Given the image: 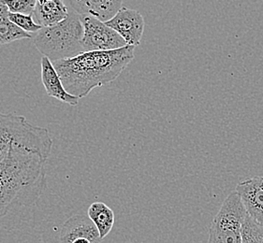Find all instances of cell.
Segmentation results:
<instances>
[{
  "label": "cell",
  "instance_id": "cell-9",
  "mask_svg": "<svg viewBox=\"0 0 263 243\" xmlns=\"http://www.w3.org/2000/svg\"><path fill=\"white\" fill-rule=\"evenodd\" d=\"M78 238H87L92 243L101 242L100 232L89 217L76 214L64 222L61 228L60 243H72Z\"/></svg>",
  "mask_w": 263,
  "mask_h": 243
},
{
  "label": "cell",
  "instance_id": "cell-4",
  "mask_svg": "<svg viewBox=\"0 0 263 243\" xmlns=\"http://www.w3.org/2000/svg\"><path fill=\"white\" fill-rule=\"evenodd\" d=\"M22 145L52 151L53 138L47 128L32 125L25 116L0 112V163Z\"/></svg>",
  "mask_w": 263,
  "mask_h": 243
},
{
  "label": "cell",
  "instance_id": "cell-11",
  "mask_svg": "<svg viewBox=\"0 0 263 243\" xmlns=\"http://www.w3.org/2000/svg\"><path fill=\"white\" fill-rule=\"evenodd\" d=\"M69 3L80 15L93 16L107 22L121 9L123 0H69Z\"/></svg>",
  "mask_w": 263,
  "mask_h": 243
},
{
  "label": "cell",
  "instance_id": "cell-13",
  "mask_svg": "<svg viewBox=\"0 0 263 243\" xmlns=\"http://www.w3.org/2000/svg\"><path fill=\"white\" fill-rule=\"evenodd\" d=\"M87 216L95 224L100 232V238H105L114 228L115 212L105 203L97 201L90 205L87 210Z\"/></svg>",
  "mask_w": 263,
  "mask_h": 243
},
{
  "label": "cell",
  "instance_id": "cell-15",
  "mask_svg": "<svg viewBox=\"0 0 263 243\" xmlns=\"http://www.w3.org/2000/svg\"><path fill=\"white\" fill-rule=\"evenodd\" d=\"M242 243H263V226L247 216L242 228Z\"/></svg>",
  "mask_w": 263,
  "mask_h": 243
},
{
  "label": "cell",
  "instance_id": "cell-2",
  "mask_svg": "<svg viewBox=\"0 0 263 243\" xmlns=\"http://www.w3.org/2000/svg\"><path fill=\"white\" fill-rule=\"evenodd\" d=\"M135 46L126 45L111 51L84 52L70 58L53 61L66 90L79 98L97 87L117 79L134 59Z\"/></svg>",
  "mask_w": 263,
  "mask_h": 243
},
{
  "label": "cell",
  "instance_id": "cell-19",
  "mask_svg": "<svg viewBox=\"0 0 263 243\" xmlns=\"http://www.w3.org/2000/svg\"><path fill=\"white\" fill-rule=\"evenodd\" d=\"M72 243H92L90 241L89 239L87 238H78V239H75Z\"/></svg>",
  "mask_w": 263,
  "mask_h": 243
},
{
  "label": "cell",
  "instance_id": "cell-12",
  "mask_svg": "<svg viewBox=\"0 0 263 243\" xmlns=\"http://www.w3.org/2000/svg\"><path fill=\"white\" fill-rule=\"evenodd\" d=\"M69 12L64 0H37L33 16L39 25L49 27L63 21Z\"/></svg>",
  "mask_w": 263,
  "mask_h": 243
},
{
  "label": "cell",
  "instance_id": "cell-7",
  "mask_svg": "<svg viewBox=\"0 0 263 243\" xmlns=\"http://www.w3.org/2000/svg\"><path fill=\"white\" fill-rule=\"evenodd\" d=\"M106 25L121 36L127 45L138 46L141 43L144 31V19L139 11L122 7Z\"/></svg>",
  "mask_w": 263,
  "mask_h": 243
},
{
  "label": "cell",
  "instance_id": "cell-16",
  "mask_svg": "<svg viewBox=\"0 0 263 243\" xmlns=\"http://www.w3.org/2000/svg\"><path fill=\"white\" fill-rule=\"evenodd\" d=\"M9 18L12 23H14L17 27H20L23 30L28 33H36L42 29V26L39 25L37 22L34 20L32 14H23V13H15L11 12L9 13Z\"/></svg>",
  "mask_w": 263,
  "mask_h": 243
},
{
  "label": "cell",
  "instance_id": "cell-20",
  "mask_svg": "<svg viewBox=\"0 0 263 243\" xmlns=\"http://www.w3.org/2000/svg\"><path fill=\"white\" fill-rule=\"evenodd\" d=\"M0 1H1V0H0Z\"/></svg>",
  "mask_w": 263,
  "mask_h": 243
},
{
  "label": "cell",
  "instance_id": "cell-18",
  "mask_svg": "<svg viewBox=\"0 0 263 243\" xmlns=\"http://www.w3.org/2000/svg\"><path fill=\"white\" fill-rule=\"evenodd\" d=\"M9 13H10V11H9L8 7L4 3V1L1 0L0 1V23L4 21L7 18H9Z\"/></svg>",
  "mask_w": 263,
  "mask_h": 243
},
{
  "label": "cell",
  "instance_id": "cell-17",
  "mask_svg": "<svg viewBox=\"0 0 263 243\" xmlns=\"http://www.w3.org/2000/svg\"><path fill=\"white\" fill-rule=\"evenodd\" d=\"M9 11L15 13L32 14L35 11L37 0H3Z\"/></svg>",
  "mask_w": 263,
  "mask_h": 243
},
{
  "label": "cell",
  "instance_id": "cell-14",
  "mask_svg": "<svg viewBox=\"0 0 263 243\" xmlns=\"http://www.w3.org/2000/svg\"><path fill=\"white\" fill-rule=\"evenodd\" d=\"M31 33L23 30L7 18L0 23V45H5L20 39L31 38Z\"/></svg>",
  "mask_w": 263,
  "mask_h": 243
},
{
  "label": "cell",
  "instance_id": "cell-5",
  "mask_svg": "<svg viewBox=\"0 0 263 243\" xmlns=\"http://www.w3.org/2000/svg\"><path fill=\"white\" fill-rule=\"evenodd\" d=\"M248 212L236 192L231 193L211 224L208 243H242Z\"/></svg>",
  "mask_w": 263,
  "mask_h": 243
},
{
  "label": "cell",
  "instance_id": "cell-8",
  "mask_svg": "<svg viewBox=\"0 0 263 243\" xmlns=\"http://www.w3.org/2000/svg\"><path fill=\"white\" fill-rule=\"evenodd\" d=\"M235 192L241 197L248 216L263 226V177L255 176L240 181Z\"/></svg>",
  "mask_w": 263,
  "mask_h": 243
},
{
  "label": "cell",
  "instance_id": "cell-6",
  "mask_svg": "<svg viewBox=\"0 0 263 243\" xmlns=\"http://www.w3.org/2000/svg\"><path fill=\"white\" fill-rule=\"evenodd\" d=\"M84 26L83 47L84 52L111 51L126 46L123 37L105 22L93 16L80 15Z\"/></svg>",
  "mask_w": 263,
  "mask_h": 243
},
{
  "label": "cell",
  "instance_id": "cell-10",
  "mask_svg": "<svg viewBox=\"0 0 263 243\" xmlns=\"http://www.w3.org/2000/svg\"><path fill=\"white\" fill-rule=\"evenodd\" d=\"M42 82L50 97L64 102L70 106H77L79 97L69 94L64 86L62 79L54 68L53 62L44 56L42 58Z\"/></svg>",
  "mask_w": 263,
  "mask_h": 243
},
{
  "label": "cell",
  "instance_id": "cell-3",
  "mask_svg": "<svg viewBox=\"0 0 263 243\" xmlns=\"http://www.w3.org/2000/svg\"><path fill=\"white\" fill-rule=\"evenodd\" d=\"M83 37L81 16L71 11L63 21L33 33L31 38L39 52L53 62L84 53Z\"/></svg>",
  "mask_w": 263,
  "mask_h": 243
},
{
  "label": "cell",
  "instance_id": "cell-1",
  "mask_svg": "<svg viewBox=\"0 0 263 243\" xmlns=\"http://www.w3.org/2000/svg\"><path fill=\"white\" fill-rule=\"evenodd\" d=\"M51 151L16 147L0 163V219L18 207H28L46 188L45 164Z\"/></svg>",
  "mask_w": 263,
  "mask_h": 243
}]
</instances>
